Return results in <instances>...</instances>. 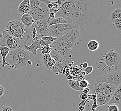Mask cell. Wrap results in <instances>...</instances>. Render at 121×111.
<instances>
[{
  "mask_svg": "<svg viewBox=\"0 0 121 111\" xmlns=\"http://www.w3.org/2000/svg\"><path fill=\"white\" fill-rule=\"evenodd\" d=\"M95 14L90 0H67L56 13V18L65 19L68 23L79 28L82 33Z\"/></svg>",
  "mask_w": 121,
  "mask_h": 111,
  "instance_id": "6da1fadb",
  "label": "cell"
},
{
  "mask_svg": "<svg viewBox=\"0 0 121 111\" xmlns=\"http://www.w3.org/2000/svg\"><path fill=\"white\" fill-rule=\"evenodd\" d=\"M82 34L79 28L73 29L66 34L58 38L50 46L61 56L67 57L83 41Z\"/></svg>",
  "mask_w": 121,
  "mask_h": 111,
  "instance_id": "7a4b0ae2",
  "label": "cell"
},
{
  "mask_svg": "<svg viewBox=\"0 0 121 111\" xmlns=\"http://www.w3.org/2000/svg\"><path fill=\"white\" fill-rule=\"evenodd\" d=\"M100 55H101V57L99 60H102L103 61L96 63V64H101V65L97 68L98 69L104 63H105V65L102 70V71H104L108 67L109 69L107 72L110 70L111 67H114L116 69H117L118 65L120 63V56L119 53L115 51L114 49H112L107 51L104 54L100 53Z\"/></svg>",
  "mask_w": 121,
  "mask_h": 111,
  "instance_id": "3957f363",
  "label": "cell"
},
{
  "mask_svg": "<svg viewBox=\"0 0 121 111\" xmlns=\"http://www.w3.org/2000/svg\"><path fill=\"white\" fill-rule=\"evenodd\" d=\"M21 40L10 35L6 30L0 34V46L7 47L9 51H13L20 48Z\"/></svg>",
  "mask_w": 121,
  "mask_h": 111,
  "instance_id": "277c9868",
  "label": "cell"
},
{
  "mask_svg": "<svg viewBox=\"0 0 121 111\" xmlns=\"http://www.w3.org/2000/svg\"><path fill=\"white\" fill-rule=\"evenodd\" d=\"M77 28H78L77 26L69 23L53 25L49 27V34L52 37L58 38L66 34L73 29Z\"/></svg>",
  "mask_w": 121,
  "mask_h": 111,
  "instance_id": "5b68a950",
  "label": "cell"
},
{
  "mask_svg": "<svg viewBox=\"0 0 121 111\" xmlns=\"http://www.w3.org/2000/svg\"><path fill=\"white\" fill-rule=\"evenodd\" d=\"M100 83H107L118 87L121 84V71L112 72L102 76L96 77L95 84Z\"/></svg>",
  "mask_w": 121,
  "mask_h": 111,
  "instance_id": "8992f818",
  "label": "cell"
},
{
  "mask_svg": "<svg viewBox=\"0 0 121 111\" xmlns=\"http://www.w3.org/2000/svg\"><path fill=\"white\" fill-rule=\"evenodd\" d=\"M49 12V9L47 4L41 2L38 7L35 9L31 10L28 13L31 16L35 21H37L48 19Z\"/></svg>",
  "mask_w": 121,
  "mask_h": 111,
  "instance_id": "52a82bcc",
  "label": "cell"
},
{
  "mask_svg": "<svg viewBox=\"0 0 121 111\" xmlns=\"http://www.w3.org/2000/svg\"><path fill=\"white\" fill-rule=\"evenodd\" d=\"M50 18L35 21L31 27L34 28L37 31V34L40 35L41 37L49 36V21Z\"/></svg>",
  "mask_w": 121,
  "mask_h": 111,
  "instance_id": "ba28073f",
  "label": "cell"
},
{
  "mask_svg": "<svg viewBox=\"0 0 121 111\" xmlns=\"http://www.w3.org/2000/svg\"><path fill=\"white\" fill-rule=\"evenodd\" d=\"M9 54V67L12 69H21L27 66L26 63L19 58L16 53V50L10 51Z\"/></svg>",
  "mask_w": 121,
  "mask_h": 111,
  "instance_id": "9c48e42d",
  "label": "cell"
},
{
  "mask_svg": "<svg viewBox=\"0 0 121 111\" xmlns=\"http://www.w3.org/2000/svg\"><path fill=\"white\" fill-rule=\"evenodd\" d=\"M51 58L56 60V64L52 71L54 72L61 73L63 68L67 65V63L62 56L56 51L52 50L49 53Z\"/></svg>",
  "mask_w": 121,
  "mask_h": 111,
  "instance_id": "30bf717a",
  "label": "cell"
},
{
  "mask_svg": "<svg viewBox=\"0 0 121 111\" xmlns=\"http://www.w3.org/2000/svg\"><path fill=\"white\" fill-rule=\"evenodd\" d=\"M30 36L29 35L27 36L26 40L24 42V49L26 50L27 51H29L33 54L37 56V51L38 49H40L41 46L40 44V40H30V42H32V44L30 46H27L26 45V43L29 39H30Z\"/></svg>",
  "mask_w": 121,
  "mask_h": 111,
  "instance_id": "8fae6325",
  "label": "cell"
},
{
  "mask_svg": "<svg viewBox=\"0 0 121 111\" xmlns=\"http://www.w3.org/2000/svg\"><path fill=\"white\" fill-rule=\"evenodd\" d=\"M121 84L117 87L112 97L109 101L105 105L107 106H109L112 104H118L119 106L121 105Z\"/></svg>",
  "mask_w": 121,
  "mask_h": 111,
  "instance_id": "7c38bea8",
  "label": "cell"
},
{
  "mask_svg": "<svg viewBox=\"0 0 121 111\" xmlns=\"http://www.w3.org/2000/svg\"><path fill=\"white\" fill-rule=\"evenodd\" d=\"M24 26L23 24L20 21L16 19H14L8 23L6 28V31L8 32H10L17 30L23 27Z\"/></svg>",
  "mask_w": 121,
  "mask_h": 111,
  "instance_id": "4fadbf2b",
  "label": "cell"
},
{
  "mask_svg": "<svg viewBox=\"0 0 121 111\" xmlns=\"http://www.w3.org/2000/svg\"><path fill=\"white\" fill-rule=\"evenodd\" d=\"M8 32L12 36L18 38L21 40H23L24 36L25 33L28 32V30L26 26H24L23 27L20 28L17 30H14L10 32Z\"/></svg>",
  "mask_w": 121,
  "mask_h": 111,
  "instance_id": "5bb4252c",
  "label": "cell"
},
{
  "mask_svg": "<svg viewBox=\"0 0 121 111\" xmlns=\"http://www.w3.org/2000/svg\"><path fill=\"white\" fill-rule=\"evenodd\" d=\"M30 10L29 0H24L19 5L18 12L23 15L28 13Z\"/></svg>",
  "mask_w": 121,
  "mask_h": 111,
  "instance_id": "9a60e30c",
  "label": "cell"
},
{
  "mask_svg": "<svg viewBox=\"0 0 121 111\" xmlns=\"http://www.w3.org/2000/svg\"><path fill=\"white\" fill-rule=\"evenodd\" d=\"M22 23L27 28H30L32 25L35 21L33 19L31 16L28 13H26L22 15L20 18Z\"/></svg>",
  "mask_w": 121,
  "mask_h": 111,
  "instance_id": "2e32d148",
  "label": "cell"
},
{
  "mask_svg": "<svg viewBox=\"0 0 121 111\" xmlns=\"http://www.w3.org/2000/svg\"><path fill=\"white\" fill-rule=\"evenodd\" d=\"M15 50L19 58L24 63H26L30 59L29 54L26 50L19 48Z\"/></svg>",
  "mask_w": 121,
  "mask_h": 111,
  "instance_id": "e0dca14e",
  "label": "cell"
},
{
  "mask_svg": "<svg viewBox=\"0 0 121 111\" xmlns=\"http://www.w3.org/2000/svg\"><path fill=\"white\" fill-rule=\"evenodd\" d=\"M9 49L7 47L5 46H0V53L2 57V60L0 62H2V67L4 70V66L5 65H7L9 66V63H7L5 61V58L7 56V55L9 53Z\"/></svg>",
  "mask_w": 121,
  "mask_h": 111,
  "instance_id": "ac0fdd59",
  "label": "cell"
},
{
  "mask_svg": "<svg viewBox=\"0 0 121 111\" xmlns=\"http://www.w3.org/2000/svg\"><path fill=\"white\" fill-rule=\"evenodd\" d=\"M66 0H57L55 1H52V8L51 9L49 10L50 12H54L56 13L60 10L62 5Z\"/></svg>",
  "mask_w": 121,
  "mask_h": 111,
  "instance_id": "d6986e66",
  "label": "cell"
},
{
  "mask_svg": "<svg viewBox=\"0 0 121 111\" xmlns=\"http://www.w3.org/2000/svg\"><path fill=\"white\" fill-rule=\"evenodd\" d=\"M121 19V7H117L114 9L110 13L109 21L112 22V21L117 19Z\"/></svg>",
  "mask_w": 121,
  "mask_h": 111,
  "instance_id": "ffe728a7",
  "label": "cell"
},
{
  "mask_svg": "<svg viewBox=\"0 0 121 111\" xmlns=\"http://www.w3.org/2000/svg\"><path fill=\"white\" fill-rule=\"evenodd\" d=\"M96 95H97V97L96 99V103L98 105V107L105 105L108 102L107 99L105 98L103 93H97Z\"/></svg>",
  "mask_w": 121,
  "mask_h": 111,
  "instance_id": "44dd1931",
  "label": "cell"
},
{
  "mask_svg": "<svg viewBox=\"0 0 121 111\" xmlns=\"http://www.w3.org/2000/svg\"><path fill=\"white\" fill-rule=\"evenodd\" d=\"M68 23V21L62 17H57L53 19H50L49 21V27L50 26L55 25V24H61Z\"/></svg>",
  "mask_w": 121,
  "mask_h": 111,
  "instance_id": "7402d4cb",
  "label": "cell"
},
{
  "mask_svg": "<svg viewBox=\"0 0 121 111\" xmlns=\"http://www.w3.org/2000/svg\"><path fill=\"white\" fill-rule=\"evenodd\" d=\"M79 81L74 80H69L68 82V85L70 88H72L73 90L76 91H82V88H80L79 86Z\"/></svg>",
  "mask_w": 121,
  "mask_h": 111,
  "instance_id": "603a6c76",
  "label": "cell"
},
{
  "mask_svg": "<svg viewBox=\"0 0 121 111\" xmlns=\"http://www.w3.org/2000/svg\"><path fill=\"white\" fill-rule=\"evenodd\" d=\"M88 48L91 51H95L99 47L98 42L95 40H91L88 44Z\"/></svg>",
  "mask_w": 121,
  "mask_h": 111,
  "instance_id": "cb8c5ba5",
  "label": "cell"
},
{
  "mask_svg": "<svg viewBox=\"0 0 121 111\" xmlns=\"http://www.w3.org/2000/svg\"><path fill=\"white\" fill-rule=\"evenodd\" d=\"M51 59V57L49 54L43 55V56H42L43 65V67L47 69H48V63L49 62V60Z\"/></svg>",
  "mask_w": 121,
  "mask_h": 111,
  "instance_id": "d4e9b609",
  "label": "cell"
},
{
  "mask_svg": "<svg viewBox=\"0 0 121 111\" xmlns=\"http://www.w3.org/2000/svg\"><path fill=\"white\" fill-rule=\"evenodd\" d=\"M29 2L30 10L36 9L41 3L40 0H29Z\"/></svg>",
  "mask_w": 121,
  "mask_h": 111,
  "instance_id": "484cf974",
  "label": "cell"
},
{
  "mask_svg": "<svg viewBox=\"0 0 121 111\" xmlns=\"http://www.w3.org/2000/svg\"><path fill=\"white\" fill-rule=\"evenodd\" d=\"M42 55L49 54L53 49L50 46H41V48L40 49Z\"/></svg>",
  "mask_w": 121,
  "mask_h": 111,
  "instance_id": "4316f807",
  "label": "cell"
},
{
  "mask_svg": "<svg viewBox=\"0 0 121 111\" xmlns=\"http://www.w3.org/2000/svg\"><path fill=\"white\" fill-rule=\"evenodd\" d=\"M113 28L117 30H121V19H115L112 21Z\"/></svg>",
  "mask_w": 121,
  "mask_h": 111,
  "instance_id": "83f0119b",
  "label": "cell"
},
{
  "mask_svg": "<svg viewBox=\"0 0 121 111\" xmlns=\"http://www.w3.org/2000/svg\"><path fill=\"white\" fill-rule=\"evenodd\" d=\"M79 86L80 88L84 89L85 88H88L90 86L89 83L86 79H84L79 81Z\"/></svg>",
  "mask_w": 121,
  "mask_h": 111,
  "instance_id": "f1b7e54d",
  "label": "cell"
},
{
  "mask_svg": "<svg viewBox=\"0 0 121 111\" xmlns=\"http://www.w3.org/2000/svg\"><path fill=\"white\" fill-rule=\"evenodd\" d=\"M57 38L56 37H52L51 36H44L42 37L41 38V40H46L47 41L49 42H53L56 41V40H57Z\"/></svg>",
  "mask_w": 121,
  "mask_h": 111,
  "instance_id": "f546056e",
  "label": "cell"
},
{
  "mask_svg": "<svg viewBox=\"0 0 121 111\" xmlns=\"http://www.w3.org/2000/svg\"><path fill=\"white\" fill-rule=\"evenodd\" d=\"M107 111H119V107L115 104L108 106Z\"/></svg>",
  "mask_w": 121,
  "mask_h": 111,
  "instance_id": "4dcf8cb0",
  "label": "cell"
},
{
  "mask_svg": "<svg viewBox=\"0 0 121 111\" xmlns=\"http://www.w3.org/2000/svg\"><path fill=\"white\" fill-rule=\"evenodd\" d=\"M40 45L41 46H51L53 42H49L47 41L46 40H40Z\"/></svg>",
  "mask_w": 121,
  "mask_h": 111,
  "instance_id": "1f68e13d",
  "label": "cell"
},
{
  "mask_svg": "<svg viewBox=\"0 0 121 111\" xmlns=\"http://www.w3.org/2000/svg\"><path fill=\"white\" fill-rule=\"evenodd\" d=\"M93 71V68L91 66H88L85 69V72L86 74L89 75Z\"/></svg>",
  "mask_w": 121,
  "mask_h": 111,
  "instance_id": "d6a6232c",
  "label": "cell"
},
{
  "mask_svg": "<svg viewBox=\"0 0 121 111\" xmlns=\"http://www.w3.org/2000/svg\"><path fill=\"white\" fill-rule=\"evenodd\" d=\"M79 97L82 100H86V99H88L87 98V95L83 93H82L81 94H80Z\"/></svg>",
  "mask_w": 121,
  "mask_h": 111,
  "instance_id": "836d02e7",
  "label": "cell"
},
{
  "mask_svg": "<svg viewBox=\"0 0 121 111\" xmlns=\"http://www.w3.org/2000/svg\"><path fill=\"white\" fill-rule=\"evenodd\" d=\"M1 111H13V110L11 107L6 106L3 108Z\"/></svg>",
  "mask_w": 121,
  "mask_h": 111,
  "instance_id": "e575fe53",
  "label": "cell"
},
{
  "mask_svg": "<svg viewBox=\"0 0 121 111\" xmlns=\"http://www.w3.org/2000/svg\"><path fill=\"white\" fill-rule=\"evenodd\" d=\"M98 106L97 103H96V101H94V103L92 104V107H91V110L92 111H95L96 109L97 108H98Z\"/></svg>",
  "mask_w": 121,
  "mask_h": 111,
  "instance_id": "d590c367",
  "label": "cell"
},
{
  "mask_svg": "<svg viewBox=\"0 0 121 111\" xmlns=\"http://www.w3.org/2000/svg\"><path fill=\"white\" fill-rule=\"evenodd\" d=\"M4 94V89L2 86L0 85V97H2Z\"/></svg>",
  "mask_w": 121,
  "mask_h": 111,
  "instance_id": "8d00e7d4",
  "label": "cell"
},
{
  "mask_svg": "<svg viewBox=\"0 0 121 111\" xmlns=\"http://www.w3.org/2000/svg\"><path fill=\"white\" fill-rule=\"evenodd\" d=\"M49 17L50 19H53L56 18V13L54 12H49Z\"/></svg>",
  "mask_w": 121,
  "mask_h": 111,
  "instance_id": "74e56055",
  "label": "cell"
},
{
  "mask_svg": "<svg viewBox=\"0 0 121 111\" xmlns=\"http://www.w3.org/2000/svg\"><path fill=\"white\" fill-rule=\"evenodd\" d=\"M82 91H83V93L87 95L90 92V89H89V88H85L83 89Z\"/></svg>",
  "mask_w": 121,
  "mask_h": 111,
  "instance_id": "f35d334b",
  "label": "cell"
},
{
  "mask_svg": "<svg viewBox=\"0 0 121 111\" xmlns=\"http://www.w3.org/2000/svg\"><path fill=\"white\" fill-rule=\"evenodd\" d=\"M92 95V100L93 101H96V99H97V95L95 94H91Z\"/></svg>",
  "mask_w": 121,
  "mask_h": 111,
  "instance_id": "ab89813d",
  "label": "cell"
},
{
  "mask_svg": "<svg viewBox=\"0 0 121 111\" xmlns=\"http://www.w3.org/2000/svg\"><path fill=\"white\" fill-rule=\"evenodd\" d=\"M86 103H86V100H82V101L81 102L79 103V107L84 106Z\"/></svg>",
  "mask_w": 121,
  "mask_h": 111,
  "instance_id": "60d3db41",
  "label": "cell"
},
{
  "mask_svg": "<svg viewBox=\"0 0 121 111\" xmlns=\"http://www.w3.org/2000/svg\"><path fill=\"white\" fill-rule=\"evenodd\" d=\"M32 64V63L30 60H28L26 63V65L27 66H30Z\"/></svg>",
  "mask_w": 121,
  "mask_h": 111,
  "instance_id": "b9f144b4",
  "label": "cell"
},
{
  "mask_svg": "<svg viewBox=\"0 0 121 111\" xmlns=\"http://www.w3.org/2000/svg\"><path fill=\"white\" fill-rule=\"evenodd\" d=\"M88 66H89V65H88V64L87 63H83V65H82V67H83V68L85 69V68L87 67Z\"/></svg>",
  "mask_w": 121,
  "mask_h": 111,
  "instance_id": "7bdbcfd3",
  "label": "cell"
},
{
  "mask_svg": "<svg viewBox=\"0 0 121 111\" xmlns=\"http://www.w3.org/2000/svg\"><path fill=\"white\" fill-rule=\"evenodd\" d=\"M87 98L89 100H92V95H87Z\"/></svg>",
  "mask_w": 121,
  "mask_h": 111,
  "instance_id": "ee69618b",
  "label": "cell"
},
{
  "mask_svg": "<svg viewBox=\"0 0 121 111\" xmlns=\"http://www.w3.org/2000/svg\"><path fill=\"white\" fill-rule=\"evenodd\" d=\"M85 107H84V106H81V107H79V109H81V110H85Z\"/></svg>",
  "mask_w": 121,
  "mask_h": 111,
  "instance_id": "f6af8a7d",
  "label": "cell"
},
{
  "mask_svg": "<svg viewBox=\"0 0 121 111\" xmlns=\"http://www.w3.org/2000/svg\"><path fill=\"white\" fill-rule=\"evenodd\" d=\"M84 110H81V109H79V111H83Z\"/></svg>",
  "mask_w": 121,
  "mask_h": 111,
  "instance_id": "bcb514c9",
  "label": "cell"
},
{
  "mask_svg": "<svg viewBox=\"0 0 121 111\" xmlns=\"http://www.w3.org/2000/svg\"><path fill=\"white\" fill-rule=\"evenodd\" d=\"M83 65V63H81L80 64V65Z\"/></svg>",
  "mask_w": 121,
  "mask_h": 111,
  "instance_id": "7dc6e473",
  "label": "cell"
},
{
  "mask_svg": "<svg viewBox=\"0 0 121 111\" xmlns=\"http://www.w3.org/2000/svg\"><path fill=\"white\" fill-rule=\"evenodd\" d=\"M79 67H82V65H79Z\"/></svg>",
  "mask_w": 121,
  "mask_h": 111,
  "instance_id": "c3c4849f",
  "label": "cell"
}]
</instances>
